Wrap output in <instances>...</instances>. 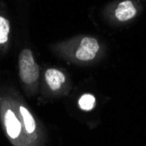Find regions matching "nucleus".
<instances>
[{
  "mask_svg": "<svg viewBox=\"0 0 146 146\" xmlns=\"http://www.w3.org/2000/svg\"><path fill=\"white\" fill-rule=\"evenodd\" d=\"M96 104V99L94 95L89 94V93H85L82 95L81 97L78 100V106L82 111H91L94 110Z\"/></svg>",
  "mask_w": 146,
  "mask_h": 146,
  "instance_id": "0eeeda50",
  "label": "nucleus"
},
{
  "mask_svg": "<svg viewBox=\"0 0 146 146\" xmlns=\"http://www.w3.org/2000/svg\"><path fill=\"white\" fill-rule=\"evenodd\" d=\"M4 124L6 134L10 139L14 141L19 138L22 133L23 124L14 110L11 109L5 110L4 113Z\"/></svg>",
  "mask_w": 146,
  "mask_h": 146,
  "instance_id": "7ed1b4c3",
  "label": "nucleus"
},
{
  "mask_svg": "<svg viewBox=\"0 0 146 146\" xmlns=\"http://www.w3.org/2000/svg\"><path fill=\"white\" fill-rule=\"evenodd\" d=\"M9 33H10V24L8 19L0 16V45L7 42Z\"/></svg>",
  "mask_w": 146,
  "mask_h": 146,
  "instance_id": "6e6552de",
  "label": "nucleus"
},
{
  "mask_svg": "<svg viewBox=\"0 0 146 146\" xmlns=\"http://www.w3.org/2000/svg\"><path fill=\"white\" fill-rule=\"evenodd\" d=\"M19 68L20 79L24 83L33 84L38 79L39 68L30 49H24L19 54Z\"/></svg>",
  "mask_w": 146,
  "mask_h": 146,
  "instance_id": "f257e3e1",
  "label": "nucleus"
},
{
  "mask_svg": "<svg viewBox=\"0 0 146 146\" xmlns=\"http://www.w3.org/2000/svg\"><path fill=\"white\" fill-rule=\"evenodd\" d=\"M46 82L52 91H57L61 88L66 82V76L63 72L57 68H48L45 74Z\"/></svg>",
  "mask_w": 146,
  "mask_h": 146,
  "instance_id": "39448f33",
  "label": "nucleus"
},
{
  "mask_svg": "<svg viewBox=\"0 0 146 146\" xmlns=\"http://www.w3.org/2000/svg\"><path fill=\"white\" fill-rule=\"evenodd\" d=\"M115 18L121 22L130 20L137 15V9L130 0H125L119 4L115 11Z\"/></svg>",
  "mask_w": 146,
  "mask_h": 146,
  "instance_id": "20e7f679",
  "label": "nucleus"
},
{
  "mask_svg": "<svg viewBox=\"0 0 146 146\" xmlns=\"http://www.w3.org/2000/svg\"><path fill=\"white\" fill-rule=\"evenodd\" d=\"M100 45L96 38L93 37H83L79 42L74 56L79 61H90L97 55Z\"/></svg>",
  "mask_w": 146,
  "mask_h": 146,
  "instance_id": "f03ea898",
  "label": "nucleus"
},
{
  "mask_svg": "<svg viewBox=\"0 0 146 146\" xmlns=\"http://www.w3.org/2000/svg\"><path fill=\"white\" fill-rule=\"evenodd\" d=\"M19 115L22 119V124L23 127L28 135H33L37 129V124L35 122V119L31 112L28 110L27 108H25L23 105H19Z\"/></svg>",
  "mask_w": 146,
  "mask_h": 146,
  "instance_id": "423d86ee",
  "label": "nucleus"
}]
</instances>
